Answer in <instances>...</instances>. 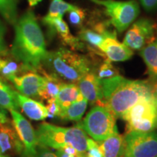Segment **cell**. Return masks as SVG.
<instances>
[{
  "instance_id": "10",
  "label": "cell",
  "mask_w": 157,
  "mask_h": 157,
  "mask_svg": "<svg viewBox=\"0 0 157 157\" xmlns=\"http://www.w3.org/2000/svg\"><path fill=\"white\" fill-rule=\"evenodd\" d=\"M18 137L23 144V152L21 157H36L38 141L36 131L18 111H10Z\"/></svg>"
},
{
  "instance_id": "35",
  "label": "cell",
  "mask_w": 157,
  "mask_h": 157,
  "mask_svg": "<svg viewBox=\"0 0 157 157\" xmlns=\"http://www.w3.org/2000/svg\"><path fill=\"white\" fill-rule=\"evenodd\" d=\"M56 154L58 156V157H80V154L79 156H74V155H70L66 153L62 149H57Z\"/></svg>"
},
{
  "instance_id": "3",
  "label": "cell",
  "mask_w": 157,
  "mask_h": 157,
  "mask_svg": "<svg viewBox=\"0 0 157 157\" xmlns=\"http://www.w3.org/2000/svg\"><path fill=\"white\" fill-rule=\"evenodd\" d=\"M42 68L64 82L77 84L85 74L91 71L92 64L87 57L60 48L47 52L42 62Z\"/></svg>"
},
{
  "instance_id": "39",
  "label": "cell",
  "mask_w": 157,
  "mask_h": 157,
  "mask_svg": "<svg viewBox=\"0 0 157 157\" xmlns=\"http://www.w3.org/2000/svg\"><path fill=\"white\" fill-rule=\"evenodd\" d=\"M0 157H5V156H4V155L2 154V152H1V150H0Z\"/></svg>"
},
{
  "instance_id": "29",
  "label": "cell",
  "mask_w": 157,
  "mask_h": 157,
  "mask_svg": "<svg viewBox=\"0 0 157 157\" xmlns=\"http://www.w3.org/2000/svg\"><path fill=\"white\" fill-rule=\"evenodd\" d=\"M87 157H103L98 143L93 139H87V151L85 154Z\"/></svg>"
},
{
  "instance_id": "6",
  "label": "cell",
  "mask_w": 157,
  "mask_h": 157,
  "mask_svg": "<svg viewBox=\"0 0 157 157\" xmlns=\"http://www.w3.org/2000/svg\"><path fill=\"white\" fill-rule=\"evenodd\" d=\"M116 119L106 107L95 105L88 112L83 121L78 124L94 140L100 143L117 129Z\"/></svg>"
},
{
  "instance_id": "30",
  "label": "cell",
  "mask_w": 157,
  "mask_h": 157,
  "mask_svg": "<svg viewBox=\"0 0 157 157\" xmlns=\"http://www.w3.org/2000/svg\"><path fill=\"white\" fill-rule=\"evenodd\" d=\"M48 105H47V110H48V117L54 118L58 117L59 113L60 112V108L57 103L56 98L48 100Z\"/></svg>"
},
{
  "instance_id": "41",
  "label": "cell",
  "mask_w": 157,
  "mask_h": 157,
  "mask_svg": "<svg viewBox=\"0 0 157 157\" xmlns=\"http://www.w3.org/2000/svg\"><path fill=\"white\" fill-rule=\"evenodd\" d=\"M156 44H157V40H156Z\"/></svg>"
},
{
  "instance_id": "7",
  "label": "cell",
  "mask_w": 157,
  "mask_h": 157,
  "mask_svg": "<svg viewBox=\"0 0 157 157\" xmlns=\"http://www.w3.org/2000/svg\"><path fill=\"white\" fill-rule=\"evenodd\" d=\"M105 9L109 22L116 31L121 33L125 31L138 16L140 13L138 3L135 0H91Z\"/></svg>"
},
{
  "instance_id": "4",
  "label": "cell",
  "mask_w": 157,
  "mask_h": 157,
  "mask_svg": "<svg viewBox=\"0 0 157 157\" xmlns=\"http://www.w3.org/2000/svg\"><path fill=\"white\" fill-rule=\"evenodd\" d=\"M38 144L55 149L71 146L80 154H86L88 137L78 124L73 127H63L42 123L36 131Z\"/></svg>"
},
{
  "instance_id": "15",
  "label": "cell",
  "mask_w": 157,
  "mask_h": 157,
  "mask_svg": "<svg viewBox=\"0 0 157 157\" xmlns=\"http://www.w3.org/2000/svg\"><path fill=\"white\" fill-rule=\"evenodd\" d=\"M117 34V31L109 29L107 22H95L90 27H82L78 31V37L92 48H99L103 40L109 35Z\"/></svg>"
},
{
  "instance_id": "12",
  "label": "cell",
  "mask_w": 157,
  "mask_h": 157,
  "mask_svg": "<svg viewBox=\"0 0 157 157\" xmlns=\"http://www.w3.org/2000/svg\"><path fill=\"white\" fill-rule=\"evenodd\" d=\"M42 22L48 27L51 34L58 35L60 39L65 44L68 45L74 50H82L84 49L85 44L71 34L67 23L63 19V17H48L47 15L43 17Z\"/></svg>"
},
{
  "instance_id": "38",
  "label": "cell",
  "mask_w": 157,
  "mask_h": 157,
  "mask_svg": "<svg viewBox=\"0 0 157 157\" xmlns=\"http://www.w3.org/2000/svg\"><path fill=\"white\" fill-rule=\"evenodd\" d=\"M80 157H87V156H86L85 154H81V155H80Z\"/></svg>"
},
{
  "instance_id": "8",
  "label": "cell",
  "mask_w": 157,
  "mask_h": 157,
  "mask_svg": "<svg viewBox=\"0 0 157 157\" xmlns=\"http://www.w3.org/2000/svg\"><path fill=\"white\" fill-rule=\"evenodd\" d=\"M124 138V157H156L157 132H127Z\"/></svg>"
},
{
  "instance_id": "37",
  "label": "cell",
  "mask_w": 157,
  "mask_h": 157,
  "mask_svg": "<svg viewBox=\"0 0 157 157\" xmlns=\"http://www.w3.org/2000/svg\"><path fill=\"white\" fill-rule=\"evenodd\" d=\"M152 91L154 95H155V97L157 98V81L155 82L154 85L152 86Z\"/></svg>"
},
{
  "instance_id": "19",
  "label": "cell",
  "mask_w": 157,
  "mask_h": 157,
  "mask_svg": "<svg viewBox=\"0 0 157 157\" xmlns=\"http://www.w3.org/2000/svg\"><path fill=\"white\" fill-rule=\"evenodd\" d=\"M98 144L103 157H124V138L117 129Z\"/></svg>"
},
{
  "instance_id": "40",
  "label": "cell",
  "mask_w": 157,
  "mask_h": 157,
  "mask_svg": "<svg viewBox=\"0 0 157 157\" xmlns=\"http://www.w3.org/2000/svg\"><path fill=\"white\" fill-rule=\"evenodd\" d=\"M156 105H157V98H156Z\"/></svg>"
},
{
  "instance_id": "26",
  "label": "cell",
  "mask_w": 157,
  "mask_h": 157,
  "mask_svg": "<svg viewBox=\"0 0 157 157\" xmlns=\"http://www.w3.org/2000/svg\"><path fill=\"white\" fill-rule=\"evenodd\" d=\"M76 7V6L66 2L64 0H52L46 15L52 17H63L65 13L74 10Z\"/></svg>"
},
{
  "instance_id": "34",
  "label": "cell",
  "mask_w": 157,
  "mask_h": 157,
  "mask_svg": "<svg viewBox=\"0 0 157 157\" xmlns=\"http://www.w3.org/2000/svg\"><path fill=\"white\" fill-rule=\"evenodd\" d=\"M10 121L7 109L0 105V123H6Z\"/></svg>"
},
{
  "instance_id": "17",
  "label": "cell",
  "mask_w": 157,
  "mask_h": 157,
  "mask_svg": "<svg viewBox=\"0 0 157 157\" xmlns=\"http://www.w3.org/2000/svg\"><path fill=\"white\" fill-rule=\"evenodd\" d=\"M15 98L19 109L29 119L35 121L44 120L48 118V110L44 105L32 98L23 95L15 91Z\"/></svg>"
},
{
  "instance_id": "14",
  "label": "cell",
  "mask_w": 157,
  "mask_h": 157,
  "mask_svg": "<svg viewBox=\"0 0 157 157\" xmlns=\"http://www.w3.org/2000/svg\"><path fill=\"white\" fill-rule=\"evenodd\" d=\"M78 89L84 98L96 105L103 106L101 79L96 73L90 71L82 77L78 83Z\"/></svg>"
},
{
  "instance_id": "2",
  "label": "cell",
  "mask_w": 157,
  "mask_h": 157,
  "mask_svg": "<svg viewBox=\"0 0 157 157\" xmlns=\"http://www.w3.org/2000/svg\"><path fill=\"white\" fill-rule=\"evenodd\" d=\"M103 106L116 117L122 116L143 98H155L147 81L129 80L120 75L101 79Z\"/></svg>"
},
{
  "instance_id": "5",
  "label": "cell",
  "mask_w": 157,
  "mask_h": 157,
  "mask_svg": "<svg viewBox=\"0 0 157 157\" xmlns=\"http://www.w3.org/2000/svg\"><path fill=\"white\" fill-rule=\"evenodd\" d=\"M156 97L143 98L122 116L127 122V132H151L157 128Z\"/></svg>"
},
{
  "instance_id": "16",
  "label": "cell",
  "mask_w": 157,
  "mask_h": 157,
  "mask_svg": "<svg viewBox=\"0 0 157 157\" xmlns=\"http://www.w3.org/2000/svg\"><path fill=\"white\" fill-rule=\"evenodd\" d=\"M111 61H126L133 56V51L124 43L119 42L117 39V34L108 36L98 48Z\"/></svg>"
},
{
  "instance_id": "21",
  "label": "cell",
  "mask_w": 157,
  "mask_h": 157,
  "mask_svg": "<svg viewBox=\"0 0 157 157\" xmlns=\"http://www.w3.org/2000/svg\"><path fill=\"white\" fill-rule=\"evenodd\" d=\"M40 73L43 74L44 82L39 94V99L48 101L50 99L56 98L60 87L65 82L53 74L46 72L42 68L40 71Z\"/></svg>"
},
{
  "instance_id": "27",
  "label": "cell",
  "mask_w": 157,
  "mask_h": 157,
  "mask_svg": "<svg viewBox=\"0 0 157 157\" xmlns=\"http://www.w3.org/2000/svg\"><path fill=\"white\" fill-rule=\"evenodd\" d=\"M96 74L101 79H105V78H111L119 75V71L111 64V60H109V59L105 60L102 63Z\"/></svg>"
},
{
  "instance_id": "24",
  "label": "cell",
  "mask_w": 157,
  "mask_h": 157,
  "mask_svg": "<svg viewBox=\"0 0 157 157\" xmlns=\"http://www.w3.org/2000/svg\"><path fill=\"white\" fill-rule=\"evenodd\" d=\"M0 105L9 111L20 109L15 98V91L2 79H0Z\"/></svg>"
},
{
  "instance_id": "11",
  "label": "cell",
  "mask_w": 157,
  "mask_h": 157,
  "mask_svg": "<svg viewBox=\"0 0 157 157\" xmlns=\"http://www.w3.org/2000/svg\"><path fill=\"white\" fill-rule=\"evenodd\" d=\"M23 144L12 121L0 123V150L5 157L21 156Z\"/></svg>"
},
{
  "instance_id": "23",
  "label": "cell",
  "mask_w": 157,
  "mask_h": 157,
  "mask_svg": "<svg viewBox=\"0 0 157 157\" xmlns=\"http://www.w3.org/2000/svg\"><path fill=\"white\" fill-rule=\"evenodd\" d=\"M87 101L85 98L71 104L69 106L60 111L58 117L63 120L79 121L83 117L87 107Z\"/></svg>"
},
{
  "instance_id": "36",
  "label": "cell",
  "mask_w": 157,
  "mask_h": 157,
  "mask_svg": "<svg viewBox=\"0 0 157 157\" xmlns=\"http://www.w3.org/2000/svg\"><path fill=\"white\" fill-rule=\"evenodd\" d=\"M29 4L31 7H34V6H36V5L42 2V0H28Z\"/></svg>"
},
{
  "instance_id": "33",
  "label": "cell",
  "mask_w": 157,
  "mask_h": 157,
  "mask_svg": "<svg viewBox=\"0 0 157 157\" xmlns=\"http://www.w3.org/2000/svg\"><path fill=\"white\" fill-rule=\"evenodd\" d=\"M140 2L143 8L147 11L157 10V0H140Z\"/></svg>"
},
{
  "instance_id": "9",
  "label": "cell",
  "mask_w": 157,
  "mask_h": 157,
  "mask_svg": "<svg viewBox=\"0 0 157 157\" xmlns=\"http://www.w3.org/2000/svg\"><path fill=\"white\" fill-rule=\"evenodd\" d=\"M156 25L151 20L141 18L132 25L125 35L123 43L131 50H141L153 42Z\"/></svg>"
},
{
  "instance_id": "31",
  "label": "cell",
  "mask_w": 157,
  "mask_h": 157,
  "mask_svg": "<svg viewBox=\"0 0 157 157\" xmlns=\"http://www.w3.org/2000/svg\"><path fill=\"white\" fill-rule=\"evenodd\" d=\"M9 53L5 41V27L0 21V54Z\"/></svg>"
},
{
  "instance_id": "22",
  "label": "cell",
  "mask_w": 157,
  "mask_h": 157,
  "mask_svg": "<svg viewBox=\"0 0 157 157\" xmlns=\"http://www.w3.org/2000/svg\"><path fill=\"white\" fill-rule=\"evenodd\" d=\"M140 54L147 68L150 78L153 82L157 81V44L153 42L141 49Z\"/></svg>"
},
{
  "instance_id": "25",
  "label": "cell",
  "mask_w": 157,
  "mask_h": 157,
  "mask_svg": "<svg viewBox=\"0 0 157 157\" xmlns=\"http://www.w3.org/2000/svg\"><path fill=\"white\" fill-rule=\"evenodd\" d=\"M0 13L9 23L15 25L17 20V0H0Z\"/></svg>"
},
{
  "instance_id": "42",
  "label": "cell",
  "mask_w": 157,
  "mask_h": 157,
  "mask_svg": "<svg viewBox=\"0 0 157 157\" xmlns=\"http://www.w3.org/2000/svg\"><path fill=\"white\" fill-rule=\"evenodd\" d=\"M156 157H157V156H156Z\"/></svg>"
},
{
  "instance_id": "1",
  "label": "cell",
  "mask_w": 157,
  "mask_h": 157,
  "mask_svg": "<svg viewBox=\"0 0 157 157\" xmlns=\"http://www.w3.org/2000/svg\"><path fill=\"white\" fill-rule=\"evenodd\" d=\"M11 56L29 71L40 72L48 51L44 35L34 12L27 11L17 20Z\"/></svg>"
},
{
  "instance_id": "13",
  "label": "cell",
  "mask_w": 157,
  "mask_h": 157,
  "mask_svg": "<svg viewBox=\"0 0 157 157\" xmlns=\"http://www.w3.org/2000/svg\"><path fill=\"white\" fill-rule=\"evenodd\" d=\"M43 82V76L35 71L25 72L11 81L20 93L33 98H39Z\"/></svg>"
},
{
  "instance_id": "28",
  "label": "cell",
  "mask_w": 157,
  "mask_h": 157,
  "mask_svg": "<svg viewBox=\"0 0 157 157\" xmlns=\"http://www.w3.org/2000/svg\"><path fill=\"white\" fill-rule=\"evenodd\" d=\"M68 18L71 23L76 27H83L84 21L86 19V13L83 9L76 7L75 10L68 12Z\"/></svg>"
},
{
  "instance_id": "32",
  "label": "cell",
  "mask_w": 157,
  "mask_h": 157,
  "mask_svg": "<svg viewBox=\"0 0 157 157\" xmlns=\"http://www.w3.org/2000/svg\"><path fill=\"white\" fill-rule=\"evenodd\" d=\"M36 157H58V156L53 152H52L48 147L41 146L38 144L36 148Z\"/></svg>"
},
{
  "instance_id": "18",
  "label": "cell",
  "mask_w": 157,
  "mask_h": 157,
  "mask_svg": "<svg viewBox=\"0 0 157 157\" xmlns=\"http://www.w3.org/2000/svg\"><path fill=\"white\" fill-rule=\"evenodd\" d=\"M26 68L9 53L0 54V79L10 82L19 74L28 72Z\"/></svg>"
},
{
  "instance_id": "20",
  "label": "cell",
  "mask_w": 157,
  "mask_h": 157,
  "mask_svg": "<svg viewBox=\"0 0 157 157\" xmlns=\"http://www.w3.org/2000/svg\"><path fill=\"white\" fill-rule=\"evenodd\" d=\"M83 98L77 84L64 83L59 90L56 100L61 111L69 106L71 104L81 101Z\"/></svg>"
}]
</instances>
